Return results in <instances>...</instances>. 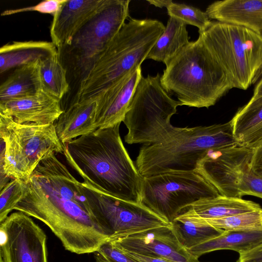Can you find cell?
<instances>
[{"instance_id": "cell-34", "label": "cell", "mask_w": 262, "mask_h": 262, "mask_svg": "<svg viewBox=\"0 0 262 262\" xmlns=\"http://www.w3.org/2000/svg\"><path fill=\"white\" fill-rule=\"evenodd\" d=\"M236 262H262V244L241 254Z\"/></svg>"}, {"instance_id": "cell-17", "label": "cell", "mask_w": 262, "mask_h": 262, "mask_svg": "<svg viewBox=\"0 0 262 262\" xmlns=\"http://www.w3.org/2000/svg\"><path fill=\"white\" fill-rule=\"evenodd\" d=\"M60 101L43 90L35 95L0 101V114L20 124H54L63 112Z\"/></svg>"}, {"instance_id": "cell-2", "label": "cell", "mask_w": 262, "mask_h": 262, "mask_svg": "<svg viewBox=\"0 0 262 262\" xmlns=\"http://www.w3.org/2000/svg\"><path fill=\"white\" fill-rule=\"evenodd\" d=\"M14 210L44 223L76 254L94 253L109 240L76 198L60 190L39 165L23 181V195Z\"/></svg>"}, {"instance_id": "cell-38", "label": "cell", "mask_w": 262, "mask_h": 262, "mask_svg": "<svg viewBox=\"0 0 262 262\" xmlns=\"http://www.w3.org/2000/svg\"><path fill=\"white\" fill-rule=\"evenodd\" d=\"M262 95V73L260 78L256 84L252 97H256Z\"/></svg>"}, {"instance_id": "cell-7", "label": "cell", "mask_w": 262, "mask_h": 262, "mask_svg": "<svg viewBox=\"0 0 262 262\" xmlns=\"http://www.w3.org/2000/svg\"><path fill=\"white\" fill-rule=\"evenodd\" d=\"M199 35L226 72L232 89L246 90L261 77V34L244 26L212 21Z\"/></svg>"}, {"instance_id": "cell-37", "label": "cell", "mask_w": 262, "mask_h": 262, "mask_svg": "<svg viewBox=\"0 0 262 262\" xmlns=\"http://www.w3.org/2000/svg\"><path fill=\"white\" fill-rule=\"evenodd\" d=\"M147 2L150 5H152L156 7L160 8L163 7L167 8L168 6L173 2L171 0H147Z\"/></svg>"}, {"instance_id": "cell-31", "label": "cell", "mask_w": 262, "mask_h": 262, "mask_svg": "<svg viewBox=\"0 0 262 262\" xmlns=\"http://www.w3.org/2000/svg\"><path fill=\"white\" fill-rule=\"evenodd\" d=\"M93 253L96 262H138L110 241L103 244Z\"/></svg>"}, {"instance_id": "cell-26", "label": "cell", "mask_w": 262, "mask_h": 262, "mask_svg": "<svg viewBox=\"0 0 262 262\" xmlns=\"http://www.w3.org/2000/svg\"><path fill=\"white\" fill-rule=\"evenodd\" d=\"M171 226L178 242L186 250L220 236L225 231L182 214L171 223Z\"/></svg>"}, {"instance_id": "cell-15", "label": "cell", "mask_w": 262, "mask_h": 262, "mask_svg": "<svg viewBox=\"0 0 262 262\" xmlns=\"http://www.w3.org/2000/svg\"><path fill=\"white\" fill-rule=\"evenodd\" d=\"M142 76L140 67L93 97L97 102L95 124L97 129L112 127L123 121Z\"/></svg>"}, {"instance_id": "cell-27", "label": "cell", "mask_w": 262, "mask_h": 262, "mask_svg": "<svg viewBox=\"0 0 262 262\" xmlns=\"http://www.w3.org/2000/svg\"><path fill=\"white\" fill-rule=\"evenodd\" d=\"M39 66L43 91L61 100L70 86L59 52L40 59Z\"/></svg>"}, {"instance_id": "cell-30", "label": "cell", "mask_w": 262, "mask_h": 262, "mask_svg": "<svg viewBox=\"0 0 262 262\" xmlns=\"http://www.w3.org/2000/svg\"><path fill=\"white\" fill-rule=\"evenodd\" d=\"M23 195V181L13 179L1 189L0 194V223L8 216L9 213L20 200Z\"/></svg>"}, {"instance_id": "cell-33", "label": "cell", "mask_w": 262, "mask_h": 262, "mask_svg": "<svg viewBox=\"0 0 262 262\" xmlns=\"http://www.w3.org/2000/svg\"><path fill=\"white\" fill-rule=\"evenodd\" d=\"M242 196L253 195L262 199V178L253 171L252 167L245 173L242 179Z\"/></svg>"}, {"instance_id": "cell-5", "label": "cell", "mask_w": 262, "mask_h": 262, "mask_svg": "<svg viewBox=\"0 0 262 262\" xmlns=\"http://www.w3.org/2000/svg\"><path fill=\"white\" fill-rule=\"evenodd\" d=\"M237 145L230 121L209 126L176 127L163 141L143 145L135 163L142 177L193 171L209 150Z\"/></svg>"}, {"instance_id": "cell-4", "label": "cell", "mask_w": 262, "mask_h": 262, "mask_svg": "<svg viewBox=\"0 0 262 262\" xmlns=\"http://www.w3.org/2000/svg\"><path fill=\"white\" fill-rule=\"evenodd\" d=\"M165 29L156 19L130 18L81 79L73 102L95 97L141 67Z\"/></svg>"}, {"instance_id": "cell-20", "label": "cell", "mask_w": 262, "mask_h": 262, "mask_svg": "<svg viewBox=\"0 0 262 262\" xmlns=\"http://www.w3.org/2000/svg\"><path fill=\"white\" fill-rule=\"evenodd\" d=\"M230 122L239 145L254 150L262 145V95L252 97Z\"/></svg>"}, {"instance_id": "cell-39", "label": "cell", "mask_w": 262, "mask_h": 262, "mask_svg": "<svg viewBox=\"0 0 262 262\" xmlns=\"http://www.w3.org/2000/svg\"><path fill=\"white\" fill-rule=\"evenodd\" d=\"M0 262H3V260L2 258H0Z\"/></svg>"}, {"instance_id": "cell-6", "label": "cell", "mask_w": 262, "mask_h": 262, "mask_svg": "<svg viewBox=\"0 0 262 262\" xmlns=\"http://www.w3.org/2000/svg\"><path fill=\"white\" fill-rule=\"evenodd\" d=\"M1 189L16 179L27 181L40 162L53 153H63L54 124H20L0 114Z\"/></svg>"}, {"instance_id": "cell-14", "label": "cell", "mask_w": 262, "mask_h": 262, "mask_svg": "<svg viewBox=\"0 0 262 262\" xmlns=\"http://www.w3.org/2000/svg\"><path fill=\"white\" fill-rule=\"evenodd\" d=\"M118 248L172 262H200L178 242L171 224L110 241Z\"/></svg>"}, {"instance_id": "cell-11", "label": "cell", "mask_w": 262, "mask_h": 262, "mask_svg": "<svg viewBox=\"0 0 262 262\" xmlns=\"http://www.w3.org/2000/svg\"><path fill=\"white\" fill-rule=\"evenodd\" d=\"M130 2L110 0L77 33L71 45L64 48L68 49L67 52L73 57L74 68L82 75V78L125 24Z\"/></svg>"}, {"instance_id": "cell-8", "label": "cell", "mask_w": 262, "mask_h": 262, "mask_svg": "<svg viewBox=\"0 0 262 262\" xmlns=\"http://www.w3.org/2000/svg\"><path fill=\"white\" fill-rule=\"evenodd\" d=\"M160 78L159 73L148 75L139 82L123 121L128 130L124 137L127 144L158 143L176 129L170 119L182 104L166 92Z\"/></svg>"}, {"instance_id": "cell-35", "label": "cell", "mask_w": 262, "mask_h": 262, "mask_svg": "<svg viewBox=\"0 0 262 262\" xmlns=\"http://www.w3.org/2000/svg\"><path fill=\"white\" fill-rule=\"evenodd\" d=\"M252 169L255 174L262 178V145L254 150Z\"/></svg>"}, {"instance_id": "cell-29", "label": "cell", "mask_w": 262, "mask_h": 262, "mask_svg": "<svg viewBox=\"0 0 262 262\" xmlns=\"http://www.w3.org/2000/svg\"><path fill=\"white\" fill-rule=\"evenodd\" d=\"M167 10L169 17L179 19L186 25L197 27L199 33L206 30L212 23L206 12L185 4L172 2L168 6Z\"/></svg>"}, {"instance_id": "cell-23", "label": "cell", "mask_w": 262, "mask_h": 262, "mask_svg": "<svg viewBox=\"0 0 262 262\" xmlns=\"http://www.w3.org/2000/svg\"><path fill=\"white\" fill-rule=\"evenodd\" d=\"M262 244V230H225L220 236L187 250L198 259L201 255L214 251L230 250L241 254Z\"/></svg>"}, {"instance_id": "cell-16", "label": "cell", "mask_w": 262, "mask_h": 262, "mask_svg": "<svg viewBox=\"0 0 262 262\" xmlns=\"http://www.w3.org/2000/svg\"><path fill=\"white\" fill-rule=\"evenodd\" d=\"M110 0H66L53 17L50 27L52 42L59 52L70 46L74 36Z\"/></svg>"}, {"instance_id": "cell-10", "label": "cell", "mask_w": 262, "mask_h": 262, "mask_svg": "<svg viewBox=\"0 0 262 262\" xmlns=\"http://www.w3.org/2000/svg\"><path fill=\"white\" fill-rule=\"evenodd\" d=\"M88 212L108 241L148 229L170 225L141 203L123 201L81 182Z\"/></svg>"}, {"instance_id": "cell-3", "label": "cell", "mask_w": 262, "mask_h": 262, "mask_svg": "<svg viewBox=\"0 0 262 262\" xmlns=\"http://www.w3.org/2000/svg\"><path fill=\"white\" fill-rule=\"evenodd\" d=\"M160 81L182 105L197 108L214 105L232 89L226 72L200 35L166 66Z\"/></svg>"}, {"instance_id": "cell-19", "label": "cell", "mask_w": 262, "mask_h": 262, "mask_svg": "<svg viewBox=\"0 0 262 262\" xmlns=\"http://www.w3.org/2000/svg\"><path fill=\"white\" fill-rule=\"evenodd\" d=\"M97 102L94 98L73 102L54 122L57 136L63 144L79 136L91 133L95 124Z\"/></svg>"}, {"instance_id": "cell-36", "label": "cell", "mask_w": 262, "mask_h": 262, "mask_svg": "<svg viewBox=\"0 0 262 262\" xmlns=\"http://www.w3.org/2000/svg\"><path fill=\"white\" fill-rule=\"evenodd\" d=\"M123 251L129 256L138 262H172L164 258L148 256L134 252Z\"/></svg>"}, {"instance_id": "cell-9", "label": "cell", "mask_w": 262, "mask_h": 262, "mask_svg": "<svg viewBox=\"0 0 262 262\" xmlns=\"http://www.w3.org/2000/svg\"><path fill=\"white\" fill-rule=\"evenodd\" d=\"M220 195L195 171H170L143 177L140 201L171 224L189 206Z\"/></svg>"}, {"instance_id": "cell-32", "label": "cell", "mask_w": 262, "mask_h": 262, "mask_svg": "<svg viewBox=\"0 0 262 262\" xmlns=\"http://www.w3.org/2000/svg\"><path fill=\"white\" fill-rule=\"evenodd\" d=\"M66 1V0H46L33 6L5 10L2 13L1 15L6 16L21 12L36 11L41 13L50 14L53 17Z\"/></svg>"}, {"instance_id": "cell-12", "label": "cell", "mask_w": 262, "mask_h": 262, "mask_svg": "<svg viewBox=\"0 0 262 262\" xmlns=\"http://www.w3.org/2000/svg\"><path fill=\"white\" fill-rule=\"evenodd\" d=\"M253 154V149L239 145L211 149L199 161L194 171L221 195L242 198V179L252 167Z\"/></svg>"}, {"instance_id": "cell-25", "label": "cell", "mask_w": 262, "mask_h": 262, "mask_svg": "<svg viewBox=\"0 0 262 262\" xmlns=\"http://www.w3.org/2000/svg\"><path fill=\"white\" fill-rule=\"evenodd\" d=\"M189 42L186 25L179 19L169 17L164 31L146 59L162 62L167 66Z\"/></svg>"}, {"instance_id": "cell-28", "label": "cell", "mask_w": 262, "mask_h": 262, "mask_svg": "<svg viewBox=\"0 0 262 262\" xmlns=\"http://www.w3.org/2000/svg\"><path fill=\"white\" fill-rule=\"evenodd\" d=\"M200 220L224 230H262V209L223 218Z\"/></svg>"}, {"instance_id": "cell-13", "label": "cell", "mask_w": 262, "mask_h": 262, "mask_svg": "<svg viewBox=\"0 0 262 262\" xmlns=\"http://www.w3.org/2000/svg\"><path fill=\"white\" fill-rule=\"evenodd\" d=\"M3 262H48L46 235L26 213L17 211L0 223Z\"/></svg>"}, {"instance_id": "cell-24", "label": "cell", "mask_w": 262, "mask_h": 262, "mask_svg": "<svg viewBox=\"0 0 262 262\" xmlns=\"http://www.w3.org/2000/svg\"><path fill=\"white\" fill-rule=\"evenodd\" d=\"M40 60L16 68L0 85V101L31 96L43 90Z\"/></svg>"}, {"instance_id": "cell-21", "label": "cell", "mask_w": 262, "mask_h": 262, "mask_svg": "<svg viewBox=\"0 0 262 262\" xmlns=\"http://www.w3.org/2000/svg\"><path fill=\"white\" fill-rule=\"evenodd\" d=\"M261 209L260 206L253 201L220 195L198 201L186 208L180 214L200 220H210Z\"/></svg>"}, {"instance_id": "cell-22", "label": "cell", "mask_w": 262, "mask_h": 262, "mask_svg": "<svg viewBox=\"0 0 262 262\" xmlns=\"http://www.w3.org/2000/svg\"><path fill=\"white\" fill-rule=\"evenodd\" d=\"M58 52L52 41H13L7 43L0 48V73L42 59Z\"/></svg>"}, {"instance_id": "cell-18", "label": "cell", "mask_w": 262, "mask_h": 262, "mask_svg": "<svg viewBox=\"0 0 262 262\" xmlns=\"http://www.w3.org/2000/svg\"><path fill=\"white\" fill-rule=\"evenodd\" d=\"M206 13L217 21L244 26L262 34V0L216 1L208 6Z\"/></svg>"}, {"instance_id": "cell-1", "label": "cell", "mask_w": 262, "mask_h": 262, "mask_svg": "<svg viewBox=\"0 0 262 262\" xmlns=\"http://www.w3.org/2000/svg\"><path fill=\"white\" fill-rule=\"evenodd\" d=\"M120 125L71 140L63 144V155L87 185L123 201L141 203L143 177L123 145Z\"/></svg>"}]
</instances>
